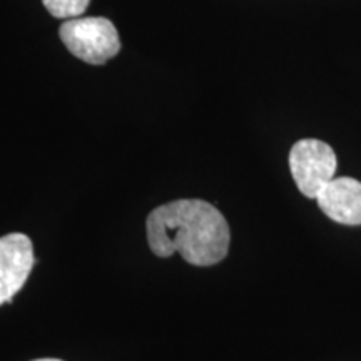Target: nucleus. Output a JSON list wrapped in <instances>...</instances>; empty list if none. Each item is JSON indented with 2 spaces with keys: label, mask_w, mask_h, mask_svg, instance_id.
<instances>
[{
  "label": "nucleus",
  "mask_w": 361,
  "mask_h": 361,
  "mask_svg": "<svg viewBox=\"0 0 361 361\" xmlns=\"http://www.w3.org/2000/svg\"><path fill=\"white\" fill-rule=\"evenodd\" d=\"M147 243L159 258L179 252L194 266H213L228 256L229 233L223 213L202 200H178L151 211Z\"/></svg>",
  "instance_id": "1"
},
{
  "label": "nucleus",
  "mask_w": 361,
  "mask_h": 361,
  "mask_svg": "<svg viewBox=\"0 0 361 361\" xmlns=\"http://www.w3.org/2000/svg\"><path fill=\"white\" fill-rule=\"evenodd\" d=\"M290 169L300 192L316 200L323 188L335 179L336 154L319 139H301L290 151Z\"/></svg>",
  "instance_id": "3"
},
{
  "label": "nucleus",
  "mask_w": 361,
  "mask_h": 361,
  "mask_svg": "<svg viewBox=\"0 0 361 361\" xmlns=\"http://www.w3.org/2000/svg\"><path fill=\"white\" fill-rule=\"evenodd\" d=\"M32 361H62V360H56V358H40V360H32Z\"/></svg>",
  "instance_id": "7"
},
{
  "label": "nucleus",
  "mask_w": 361,
  "mask_h": 361,
  "mask_svg": "<svg viewBox=\"0 0 361 361\" xmlns=\"http://www.w3.org/2000/svg\"><path fill=\"white\" fill-rule=\"evenodd\" d=\"M49 13L57 19H78L87 11L90 0H42Z\"/></svg>",
  "instance_id": "6"
},
{
  "label": "nucleus",
  "mask_w": 361,
  "mask_h": 361,
  "mask_svg": "<svg viewBox=\"0 0 361 361\" xmlns=\"http://www.w3.org/2000/svg\"><path fill=\"white\" fill-rule=\"evenodd\" d=\"M34 246L29 236L11 233L0 238V305L11 303L34 268Z\"/></svg>",
  "instance_id": "4"
},
{
  "label": "nucleus",
  "mask_w": 361,
  "mask_h": 361,
  "mask_svg": "<svg viewBox=\"0 0 361 361\" xmlns=\"http://www.w3.org/2000/svg\"><path fill=\"white\" fill-rule=\"evenodd\" d=\"M62 42L72 56L92 66H102L121 51L116 25L106 17H78L59 29Z\"/></svg>",
  "instance_id": "2"
},
{
  "label": "nucleus",
  "mask_w": 361,
  "mask_h": 361,
  "mask_svg": "<svg viewBox=\"0 0 361 361\" xmlns=\"http://www.w3.org/2000/svg\"><path fill=\"white\" fill-rule=\"evenodd\" d=\"M319 209L335 223L361 226V183L348 176L335 178L316 197Z\"/></svg>",
  "instance_id": "5"
}]
</instances>
